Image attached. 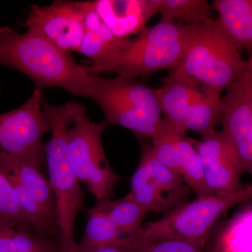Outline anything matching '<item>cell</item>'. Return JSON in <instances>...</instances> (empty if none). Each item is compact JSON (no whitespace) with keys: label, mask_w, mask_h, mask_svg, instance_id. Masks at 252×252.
I'll return each instance as SVG.
<instances>
[{"label":"cell","mask_w":252,"mask_h":252,"mask_svg":"<svg viewBox=\"0 0 252 252\" xmlns=\"http://www.w3.org/2000/svg\"><path fill=\"white\" fill-rule=\"evenodd\" d=\"M0 65L29 77L36 89L61 88L86 97L94 74L40 34L28 29L23 34L8 26L0 27Z\"/></svg>","instance_id":"obj_1"},{"label":"cell","mask_w":252,"mask_h":252,"mask_svg":"<svg viewBox=\"0 0 252 252\" xmlns=\"http://www.w3.org/2000/svg\"><path fill=\"white\" fill-rule=\"evenodd\" d=\"M194 26L160 20L133 39H118L105 56L88 67L89 72H114L135 79L175 69L183 59Z\"/></svg>","instance_id":"obj_2"},{"label":"cell","mask_w":252,"mask_h":252,"mask_svg":"<svg viewBox=\"0 0 252 252\" xmlns=\"http://www.w3.org/2000/svg\"><path fill=\"white\" fill-rule=\"evenodd\" d=\"M41 104L51 126V137L45 155L49 180L57 205L60 246L61 252H74L78 245L74 227L78 215L84 208L85 193L68 158L67 134L76 119L86 113V108L84 104L74 102L52 105L44 94Z\"/></svg>","instance_id":"obj_3"},{"label":"cell","mask_w":252,"mask_h":252,"mask_svg":"<svg viewBox=\"0 0 252 252\" xmlns=\"http://www.w3.org/2000/svg\"><path fill=\"white\" fill-rule=\"evenodd\" d=\"M247 61L220 20L194 26L183 59L175 69L190 86L220 98L222 91L243 79Z\"/></svg>","instance_id":"obj_4"},{"label":"cell","mask_w":252,"mask_h":252,"mask_svg":"<svg viewBox=\"0 0 252 252\" xmlns=\"http://www.w3.org/2000/svg\"><path fill=\"white\" fill-rule=\"evenodd\" d=\"M86 97L98 104L107 125L122 126L152 139L161 127L162 112L155 90L140 81L94 74Z\"/></svg>","instance_id":"obj_5"},{"label":"cell","mask_w":252,"mask_h":252,"mask_svg":"<svg viewBox=\"0 0 252 252\" xmlns=\"http://www.w3.org/2000/svg\"><path fill=\"white\" fill-rule=\"evenodd\" d=\"M252 200V183L234 193L198 196L167 212L160 220L142 225L131 236L147 240H182L202 249L221 215L231 207Z\"/></svg>","instance_id":"obj_6"},{"label":"cell","mask_w":252,"mask_h":252,"mask_svg":"<svg viewBox=\"0 0 252 252\" xmlns=\"http://www.w3.org/2000/svg\"><path fill=\"white\" fill-rule=\"evenodd\" d=\"M67 134V154L74 175L97 200L114 197L121 177L110 167L102 135L107 124L94 123L86 113L76 119Z\"/></svg>","instance_id":"obj_7"},{"label":"cell","mask_w":252,"mask_h":252,"mask_svg":"<svg viewBox=\"0 0 252 252\" xmlns=\"http://www.w3.org/2000/svg\"><path fill=\"white\" fill-rule=\"evenodd\" d=\"M42 94V89H35L21 107L0 114V157L42 161L45 154L42 139L51 132L41 107Z\"/></svg>","instance_id":"obj_8"},{"label":"cell","mask_w":252,"mask_h":252,"mask_svg":"<svg viewBox=\"0 0 252 252\" xmlns=\"http://www.w3.org/2000/svg\"><path fill=\"white\" fill-rule=\"evenodd\" d=\"M189 188L181 176L158 161L152 144H142L140 162L131 179L129 193L146 211H171L185 203Z\"/></svg>","instance_id":"obj_9"},{"label":"cell","mask_w":252,"mask_h":252,"mask_svg":"<svg viewBox=\"0 0 252 252\" xmlns=\"http://www.w3.org/2000/svg\"><path fill=\"white\" fill-rule=\"evenodd\" d=\"M86 1H56L49 6L32 4L25 26L65 52L79 53L85 33Z\"/></svg>","instance_id":"obj_10"},{"label":"cell","mask_w":252,"mask_h":252,"mask_svg":"<svg viewBox=\"0 0 252 252\" xmlns=\"http://www.w3.org/2000/svg\"><path fill=\"white\" fill-rule=\"evenodd\" d=\"M220 97L223 132L233 145L243 172L252 177V81L243 79Z\"/></svg>","instance_id":"obj_11"},{"label":"cell","mask_w":252,"mask_h":252,"mask_svg":"<svg viewBox=\"0 0 252 252\" xmlns=\"http://www.w3.org/2000/svg\"><path fill=\"white\" fill-rule=\"evenodd\" d=\"M152 149L158 161L181 176L186 185L198 196L210 194L205 183L201 160L192 141L165 119L157 135L152 139Z\"/></svg>","instance_id":"obj_12"},{"label":"cell","mask_w":252,"mask_h":252,"mask_svg":"<svg viewBox=\"0 0 252 252\" xmlns=\"http://www.w3.org/2000/svg\"><path fill=\"white\" fill-rule=\"evenodd\" d=\"M191 141L201 160L209 193L229 194L243 187L238 156L223 131L215 130L202 140Z\"/></svg>","instance_id":"obj_13"},{"label":"cell","mask_w":252,"mask_h":252,"mask_svg":"<svg viewBox=\"0 0 252 252\" xmlns=\"http://www.w3.org/2000/svg\"><path fill=\"white\" fill-rule=\"evenodd\" d=\"M91 3L117 39L137 35L157 14V0H95Z\"/></svg>","instance_id":"obj_14"},{"label":"cell","mask_w":252,"mask_h":252,"mask_svg":"<svg viewBox=\"0 0 252 252\" xmlns=\"http://www.w3.org/2000/svg\"><path fill=\"white\" fill-rule=\"evenodd\" d=\"M41 162L33 159L0 157V167L19 182L50 216L59 221L54 190L49 179L41 171Z\"/></svg>","instance_id":"obj_15"},{"label":"cell","mask_w":252,"mask_h":252,"mask_svg":"<svg viewBox=\"0 0 252 252\" xmlns=\"http://www.w3.org/2000/svg\"><path fill=\"white\" fill-rule=\"evenodd\" d=\"M155 94L161 112L165 114L164 119L186 133L183 127L186 114L203 93L190 86L172 69L169 75L162 79L160 87L155 90Z\"/></svg>","instance_id":"obj_16"},{"label":"cell","mask_w":252,"mask_h":252,"mask_svg":"<svg viewBox=\"0 0 252 252\" xmlns=\"http://www.w3.org/2000/svg\"><path fill=\"white\" fill-rule=\"evenodd\" d=\"M211 9L238 49L252 48V0H215Z\"/></svg>","instance_id":"obj_17"},{"label":"cell","mask_w":252,"mask_h":252,"mask_svg":"<svg viewBox=\"0 0 252 252\" xmlns=\"http://www.w3.org/2000/svg\"><path fill=\"white\" fill-rule=\"evenodd\" d=\"M211 6L206 0H157V14L162 21L187 26L203 24L212 20Z\"/></svg>","instance_id":"obj_18"},{"label":"cell","mask_w":252,"mask_h":252,"mask_svg":"<svg viewBox=\"0 0 252 252\" xmlns=\"http://www.w3.org/2000/svg\"><path fill=\"white\" fill-rule=\"evenodd\" d=\"M87 223L81 245L86 246H120V231L110 220L100 202L86 210Z\"/></svg>","instance_id":"obj_19"},{"label":"cell","mask_w":252,"mask_h":252,"mask_svg":"<svg viewBox=\"0 0 252 252\" xmlns=\"http://www.w3.org/2000/svg\"><path fill=\"white\" fill-rule=\"evenodd\" d=\"M116 225L121 234L126 237L133 235L142 226V221L147 212L128 193L120 200L111 199L97 200Z\"/></svg>","instance_id":"obj_20"},{"label":"cell","mask_w":252,"mask_h":252,"mask_svg":"<svg viewBox=\"0 0 252 252\" xmlns=\"http://www.w3.org/2000/svg\"><path fill=\"white\" fill-rule=\"evenodd\" d=\"M214 251L252 252V207L240 212L228 222Z\"/></svg>","instance_id":"obj_21"},{"label":"cell","mask_w":252,"mask_h":252,"mask_svg":"<svg viewBox=\"0 0 252 252\" xmlns=\"http://www.w3.org/2000/svg\"><path fill=\"white\" fill-rule=\"evenodd\" d=\"M220 122V98L203 94L200 99L189 107L184 120L183 127L186 131L198 132L203 137L215 131Z\"/></svg>","instance_id":"obj_22"},{"label":"cell","mask_w":252,"mask_h":252,"mask_svg":"<svg viewBox=\"0 0 252 252\" xmlns=\"http://www.w3.org/2000/svg\"><path fill=\"white\" fill-rule=\"evenodd\" d=\"M0 252H61V249L53 238L0 226Z\"/></svg>","instance_id":"obj_23"},{"label":"cell","mask_w":252,"mask_h":252,"mask_svg":"<svg viewBox=\"0 0 252 252\" xmlns=\"http://www.w3.org/2000/svg\"><path fill=\"white\" fill-rule=\"evenodd\" d=\"M0 226L36 233L23 211L9 176L0 167Z\"/></svg>","instance_id":"obj_24"},{"label":"cell","mask_w":252,"mask_h":252,"mask_svg":"<svg viewBox=\"0 0 252 252\" xmlns=\"http://www.w3.org/2000/svg\"><path fill=\"white\" fill-rule=\"evenodd\" d=\"M121 247L129 252H203L193 244L177 240H147L124 237Z\"/></svg>","instance_id":"obj_25"},{"label":"cell","mask_w":252,"mask_h":252,"mask_svg":"<svg viewBox=\"0 0 252 252\" xmlns=\"http://www.w3.org/2000/svg\"><path fill=\"white\" fill-rule=\"evenodd\" d=\"M118 39L109 30L103 32L85 31L79 54L87 56L94 63L105 56Z\"/></svg>","instance_id":"obj_26"},{"label":"cell","mask_w":252,"mask_h":252,"mask_svg":"<svg viewBox=\"0 0 252 252\" xmlns=\"http://www.w3.org/2000/svg\"><path fill=\"white\" fill-rule=\"evenodd\" d=\"M74 252H129L121 246H86L78 244Z\"/></svg>","instance_id":"obj_27"},{"label":"cell","mask_w":252,"mask_h":252,"mask_svg":"<svg viewBox=\"0 0 252 252\" xmlns=\"http://www.w3.org/2000/svg\"><path fill=\"white\" fill-rule=\"evenodd\" d=\"M245 74L252 81V56L247 61L246 72Z\"/></svg>","instance_id":"obj_28"},{"label":"cell","mask_w":252,"mask_h":252,"mask_svg":"<svg viewBox=\"0 0 252 252\" xmlns=\"http://www.w3.org/2000/svg\"><path fill=\"white\" fill-rule=\"evenodd\" d=\"M0 91H1V86H0Z\"/></svg>","instance_id":"obj_29"},{"label":"cell","mask_w":252,"mask_h":252,"mask_svg":"<svg viewBox=\"0 0 252 252\" xmlns=\"http://www.w3.org/2000/svg\"><path fill=\"white\" fill-rule=\"evenodd\" d=\"M217 252L213 251V252Z\"/></svg>","instance_id":"obj_30"}]
</instances>
